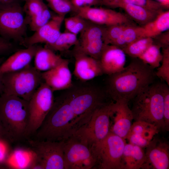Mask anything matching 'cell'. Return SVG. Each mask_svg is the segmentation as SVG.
<instances>
[{"label":"cell","mask_w":169,"mask_h":169,"mask_svg":"<svg viewBox=\"0 0 169 169\" xmlns=\"http://www.w3.org/2000/svg\"><path fill=\"white\" fill-rule=\"evenodd\" d=\"M154 69L139 59L133 58L122 70L109 75L106 93L114 101L124 99L129 102L154 82Z\"/></svg>","instance_id":"6da1fadb"},{"label":"cell","mask_w":169,"mask_h":169,"mask_svg":"<svg viewBox=\"0 0 169 169\" xmlns=\"http://www.w3.org/2000/svg\"><path fill=\"white\" fill-rule=\"evenodd\" d=\"M29 118L28 101L13 95L0 96V121L9 142L25 138Z\"/></svg>","instance_id":"7a4b0ae2"},{"label":"cell","mask_w":169,"mask_h":169,"mask_svg":"<svg viewBox=\"0 0 169 169\" xmlns=\"http://www.w3.org/2000/svg\"><path fill=\"white\" fill-rule=\"evenodd\" d=\"M132 100L131 109L135 121H145L156 125L160 131H166L160 83L147 86Z\"/></svg>","instance_id":"3957f363"},{"label":"cell","mask_w":169,"mask_h":169,"mask_svg":"<svg viewBox=\"0 0 169 169\" xmlns=\"http://www.w3.org/2000/svg\"><path fill=\"white\" fill-rule=\"evenodd\" d=\"M1 75L3 94L17 96L28 101L44 82L42 72L30 64L19 70Z\"/></svg>","instance_id":"277c9868"},{"label":"cell","mask_w":169,"mask_h":169,"mask_svg":"<svg viewBox=\"0 0 169 169\" xmlns=\"http://www.w3.org/2000/svg\"><path fill=\"white\" fill-rule=\"evenodd\" d=\"M125 139L110 131L103 140L91 148L96 159L95 168L100 169H124L122 156Z\"/></svg>","instance_id":"5b68a950"},{"label":"cell","mask_w":169,"mask_h":169,"mask_svg":"<svg viewBox=\"0 0 169 169\" xmlns=\"http://www.w3.org/2000/svg\"><path fill=\"white\" fill-rule=\"evenodd\" d=\"M113 102H105L96 108L87 124L74 135L91 147L104 139L110 131Z\"/></svg>","instance_id":"8992f818"},{"label":"cell","mask_w":169,"mask_h":169,"mask_svg":"<svg viewBox=\"0 0 169 169\" xmlns=\"http://www.w3.org/2000/svg\"><path fill=\"white\" fill-rule=\"evenodd\" d=\"M54 92L43 82L29 101V118L25 138L32 137L42 124L54 103Z\"/></svg>","instance_id":"52a82bcc"},{"label":"cell","mask_w":169,"mask_h":169,"mask_svg":"<svg viewBox=\"0 0 169 169\" xmlns=\"http://www.w3.org/2000/svg\"><path fill=\"white\" fill-rule=\"evenodd\" d=\"M24 10L19 3L0 6V35L8 40L21 43L24 39L28 19L24 16Z\"/></svg>","instance_id":"ba28073f"},{"label":"cell","mask_w":169,"mask_h":169,"mask_svg":"<svg viewBox=\"0 0 169 169\" xmlns=\"http://www.w3.org/2000/svg\"><path fill=\"white\" fill-rule=\"evenodd\" d=\"M63 141L65 169L95 168L96 158L85 142L74 135Z\"/></svg>","instance_id":"9c48e42d"},{"label":"cell","mask_w":169,"mask_h":169,"mask_svg":"<svg viewBox=\"0 0 169 169\" xmlns=\"http://www.w3.org/2000/svg\"><path fill=\"white\" fill-rule=\"evenodd\" d=\"M28 140L43 169H65L63 141Z\"/></svg>","instance_id":"30bf717a"},{"label":"cell","mask_w":169,"mask_h":169,"mask_svg":"<svg viewBox=\"0 0 169 169\" xmlns=\"http://www.w3.org/2000/svg\"><path fill=\"white\" fill-rule=\"evenodd\" d=\"M64 94L70 103L82 115L92 114L96 108L106 102L105 93L93 86L76 87Z\"/></svg>","instance_id":"8fae6325"},{"label":"cell","mask_w":169,"mask_h":169,"mask_svg":"<svg viewBox=\"0 0 169 169\" xmlns=\"http://www.w3.org/2000/svg\"><path fill=\"white\" fill-rule=\"evenodd\" d=\"M74 12L82 18L101 26L135 24L126 14L110 9L85 6L75 9Z\"/></svg>","instance_id":"7c38bea8"},{"label":"cell","mask_w":169,"mask_h":169,"mask_svg":"<svg viewBox=\"0 0 169 169\" xmlns=\"http://www.w3.org/2000/svg\"><path fill=\"white\" fill-rule=\"evenodd\" d=\"M114 101L110 116V131L125 139L133 120L132 112L128 101L119 99Z\"/></svg>","instance_id":"4fadbf2b"},{"label":"cell","mask_w":169,"mask_h":169,"mask_svg":"<svg viewBox=\"0 0 169 169\" xmlns=\"http://www.w3.org/2000/svg\"><path fill=\"white\" fill-rule=\"evenodd\" d=\"M64 18V16L58 15L52 17L47 23L30 36L24 38L20 43L27 47L39 43H45L47 46L52 45L61 33V27Z\"/></svg>","instance_id":"5bb4252c"},{"label":"cell","mask_w":169,"mask_h":169,"mask_svg":"<svg viewBox=\"0 0 169 169\" xmlns=\"http://www.w3.org/2000/svg\"><path fill=\"white\" fill-rule=\"evenodd\" d=\"M146 161L144 169H168L169 145L155 136L145 147Z\"/></svg>","instance_id":"9a60e30c"},{"label":"cell","mask_w":169,"mask_h":169,"mask_svg":"<svg viewBox=\"0 0 169 169\" xmlns=\"http://www.w3.org/2000/svg\"><path fill=\"white\" fill-rule=\"evenodd\" d=\"M69 61L62 58L54 68L42 72L44 82L54 91L68 89L73 86Z\"/></svg>","instance_id":"2e32d148"},{"label":"cell","mask_w":169,"mask_h":169,"mask_svg":"<svg viewBox=\"0 0 169 169\" xmlns=\"http://www.w3.org/2000/svg\"><path fill=\"white\" fill-rule=\"evenodd\" d=\"M103 74L108 75L122 70L126 63V54L116 46L105 44L99 60Z\"/></svg>","instance_id":"e0dca14e"},{"label":"cell","mask_w":169,"mask_h":169,"mask_svg":"<svg viewBox=\"0 0 169 169\" xmlns=\"http://www.w3.org/2000/svg\"><path fill=\"white\" fill-rule=\"evenodd\" d=\"M74 74L79 80L87 81L103 74L99 60L82 54L74 53Z\"/></svg>","instance_id":"ac0fdd59"},{"label":"cell","mask_w":169,"mask_h":169,"mask_svg":"<svg viewBox=\"0 0 169 169\" xmlns=\"http://www.w3.org/2000/svg\"><path fill=\"white\" fill-rule=\"evenodd\" d=\"M160 131L153 124L143 121H135L132 124L125 139L130 143L145 148Z\"/></svg>","instance_id":"d6986e66"},{"label":"cell","mask_w":169,"mask_h":169,"mask_svg":"<svg viewBox=\"0 0 169 169\" xmlns=\"http://www.w3.org/2000/svg\"><path fill=\"white\" fill-rule=\"evenodd\" d=\"M38 47L33 45L19 50L0 65V74L21 70L30 64Z\"/></svg>","instance_id":"ffe728a7"},{"label":"cell","mask_w":169,"mask_h":169,"mask_svg":"<svg viewBox=\"0 0 169 169\" xmlns=\"http://www.w3.org/2000/svg\"><path fill=\"white\" fill-rule=\"evenodd\" d=\"M122 160L124 169H144L146 161L145 151L138 146L126 143Z\"/></svg>","instance_id":"44dd1931"},{"label":"cell","mask_w":169,"mask_h":169,"mask_svg":"<svg viewBox=\"0 0 169 169\" xmlns=\"http://www.w3.org/2000/svg\"><path fill=\"white\" fill-rule=\"evenodd\" d=\"M119 8H122L132 20L143 26L153 20L161 11L151 10L140 6L124 4Z\"/></svg>","instance_id":"7402d4cb"},{"label":"cell","mask_w":169,"mask_h":169,"mask_svg":"<svg viewBox=\"0 0 169 169\" xmlns=\"http://www.w3.org/2000/svg\"><path fill=\"white\" fill-rule=\"evenodd\" d=\"M34 57V67L41 72L47 71L54 68L62 58L47 47H38Z\"/></svg>","instance_id":"603a6c76"},{"label":"cell","mask_w":169,"mask_h":169,"mask_svg":"<svg viewBox=\"0 0 169 169\" xmlns=\"http://www.w3.org/2000/svg\"><path fill=\"white\" fill-rule=\"evenodd\" d=\"M143 27L144 37L152 38L169 30V10L162 11L153 20Z\"/></svg>","instance_id":"cb8c5ba5"},{"label":"cell","mask_w":169,"mask_h":169,"mask_svg":"<svg viewBox=\"0 0 169 169\" xmlns=\"http://www.w3.org/2000/svg\"><path fill=\"white\" fill-rule=\"evenodd\" d=\"M100 5L111 8H119L124 4H132L143 7L149 9L159 11L165 8L160 3L153 0H99Z\"/></svg>","instance_id":"d4e9b609"},{"label":"cell","mask_w":169,"mask_h":169,"mask_svg":"<svg viewBox=\"0 0 169 169\" xmlns=\"http://www.w3.org/2000/svg\"><path fill=\"white\" fill-rule=\"evenodd\" d=\"M143 26L136 24L128 26L119 37L112 44L123 49L131 43L144 38Z\"/></svg>","instance_id":"484cf974"},{"label":"cell","mask_w":169,"mask_h":169,"mask_svg":"<svg viewBox=\"0 0 169 169\" xmlns=\"http://www.w3.org/2000/svg\"><path fill=\"white\" fill-rule=\"evenodd\" d=\"M161 48L153 42L138 58L154 69L158 67L162 59Z\"/></svg>","instance_id":"4316f807"},{"label":"cell","mask_w":169,"mask_h":169,"mask_svg":"<svg viewBox=\"0 0 169 169\" xmlns=\"http://www.w3.org/2000/svg\"><path fill=\"white\" fill-rule=\"evenodd\" d=\"M153 42L152 38H142L131 43L122 49L126 54L133 58H138Z\"/></svg>","instance_id":"83f0119b"},{"label":"cell","mask_w":169,"mask_h":169,"mask_svg":"<svg viewBox=\"0 0 169 169\" xmlns=\"http://www.w3.org/2000/svg\"><path fill=\"white\" fill-rule=\"evenodd\" d=\"M77 35L69 32L61 33L55 42L47 47L53 51H63L69 49L78 43Z\"/></svg>","instance_id":"f1b7e54d"},{"label":"cell","mask_w":169,"mask_h":169,"mask_svg":"<svg viewBox=\"0 0 169 169\" xmlns=\"http://www.w3.org/2000/svg\"><path fill=\"white\" fill-rule=\"evenodd\" d=\"M131 24H117L105 26L103 39L105 44L111 45L121 35L125 28Z\"/></svg>","instance_id":"f546056e"},{"label":"cell","mask_w":169,"mask_h":169,"mask_svg":"<svg viewBox=\"0 0 169 169\" xmlns=\"http://www.w3.org/2000/svg\"><path fill=\"white\" fill-rule=\"evenodd\" d=\"M50 12L45 5L42 11L29 19L31 29L34 32L47 23L51 18Z\"/></svg>","instance_id":"4dcf8cb0"},{"label":"cell","mask_w":169,"mask_h":169,"mask_svg":"<svg viewBox=\"0 0 169 169\" xmlns=\"http://www.w3.org/2000/svg\"><path fill=\"white\" fill-rule=\"evenodd\" d=\"M162 64L155 72L156 76L161 78L169 85V47L162 48Z\"/></svg>","instance_id":"1f68e13d"},{"label":"cell","mask_w":169,"mask_h":169,"mask_svg":"<svg viewBox=\"0 0 169 169\" xmlns=\"http://www.w3.org/2000/svg\"><path fill=\"white\" fill-rule=\"evenodd\" d=\"M49 6L57 15L64 16L74 8L68 0H49Z\"/></svg>","instance_id":"d6a6232c"},{"label":"cell","mask_w":169,"mask_h":169,"mask_svg":"<svg viewBox=\"0 0 169 169\" xmlns=\"http://www.w3.org/2000/svg\"><path fill=\"white\" fill-rule=\"evenodd\" d=\"M24 11L29 16V19L40 13L45 4L43 0H24Z\"/></svg>","instance_id":"836d02e7"},{"label":"cell","mask_w":169,"mask_h":169,"mask_svg":"<svg viewBox=\"0 0 169 169\" xmlns=\"http://www.w3.org/2000/svg\"><path fill=\"white\" fill-rule=\"evenodd\" d=\"M163 100V118L166 131L169 130V87L166 83H161Z\"/></svg>","instance_id":"e575fe53"},{"label":"cell","mask_w":169,"mask_h":169,"mask_svg":"<svg viewBox=\"0 0 169 169\" xmlns=\"http://www.w3.org/2000/svg\"><path fill=\"white\" fill-rule=\"evenodd\" d=\"M153 39H156L154 42L159 45L161 48L169 47V31L168 30L157 36Z\"/></svg>","instance_id":"d590c367"},{"label":"cell","mask_w":169,"mask_h":169,"mask_svg":"<svg viewBox=\"0 0 169 169\" xmlns=\"http://www.w3.org/2000/svg\"><path fill=\"white\" fill-rule=\"evenodd\" d=\"M71 2L74 10L84 7L100 5L99 0H71Z\"/></svg>","instance_id":"8d00e7d4"},{"label":"cell","mask_w":169,"mask_h":169,"mask_svg":"<svg viewBox=\"0 0 169 169\" xmlns=\"http://www.w3.org/2000/svg\"><path fill=\"white\" fill-rule=\"evenodd\" d=\"M13 48V44L9 40L0 36V55L8 53Z\"/></svg>","instance_id":"74e56055"},{"label":"cell","mask_w":169,"mask_h":169,"mask_svg":"<svg viewBox=\"0 0 169 169\" xmlns=\"http://www.w3.org/2000/svg\"><path fill=\"white\" fill-rule=\"evenodd\" d=\"M80 17L77 15L64 18L65 26L66 31L70 32L79 19Z\"/></svg>","instance_id":"f35d334b"},{"label":"cell","mask_w":169,"mask_h":169,"mask_svg":"<svg viewBox=\"0 0 169 169\" xmlns=\"http://www.w3.org/2000/svg\"><path fill=\"white\" fill-rule=\"evenodd\" d=\"M0 139L4 140L9 142L8 140L5 133L0 121Z\"/></svg>","instance_id":"ab89813d"},{"label":"cell","mask_w":169,"mask_h":169,"mask_svg":"<svg viewBox=\"0 0 169 169\" xmlns=\"http://www.w3.org/2000/svg\"><path fill=\"white\" fill-rule=\"evenodd\" d=\"M19 0H0V6L13 3H19Z\"/></svg>","instance_id":"60d3db41"},{"label":"cell","mask_w":169,"mask_h":169,"mask_svg":"<svg viewBox=\"0 0 169 169\" xmlns=\"http://www.w3.org/2000/svg\"><path fill=\"white\" fill-rule=\"evenodd\" d=\"M157 2L161 4L165 8H168L169 0H157Z\"/></svg>","instance_id":"b9f144b4"},{"label":"cell","mask_w":169,"mask_h":169,"mask_svg":"<svg viewBox=\"0 0 169 169\" xmlns=\"http://www.w3.org/2000/svg\"><path fill=\"white\" fill-rule=\"evenodd\" d=\"M3 87L2 75L0 74V96L3 94Z\"/></svg>","instance_id":"7bdbcfd3"},{"label":"cell","mask_w":169,"mask_h":169,"mask_svg":"<svg viewBox=\"0 0 169 169\" xmlns=\"http://www.w3.org/2000/svg\"><path fill=\"white\" fill-rule=\"evenodd\" d=\"M3 60V59L0 58V65L2 63Z\"/></svg>","instance_id":"ee69618b"},{"label":"cell","mask_w":169,"mask_h":169,"mask_svg":"<svg viewBox=\"0 0 169 169\" xmlns=\"http://www.w3.org/2000/svg\"></svg>","instance_id":"f6af8a7d"}]
</instances>
